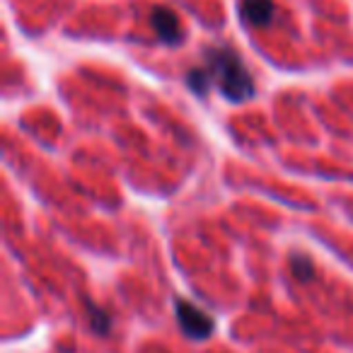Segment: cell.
<instances>
[{
	"label": "cell",
	"instance_id": "obj_2",
	"mask_svg": "<svg viewBox=\"0 0 353 353\" xmlns=\"http://www.w3.org/2000/svg\"><path fill=\"white\" fill-rule=\"evenodd\" d=\"M174 314H176V322H179V329L189 339H194V341H206L213 334V329H216V322L201 307H196V305L184 298L174 300Z\"/></svg>",
	"mask_w": 353,
	"mask_h": 353
},
{
	"label": "cell",
	"instance_id": "obj_6",
	"mask_svg": "<svg viewBox=\"0 0 353 353\" xmlns=\"http://www.w3.org/2000/svg\"><path fill=\"white\" fill-rule=\"evenodd\" d=\"M312 271H314V266H312V261H310V256H305V254L290 256V274L298 281H303V283L312 281V276H314Z\"/></svg>",
	"mask_w": 353,
	"mask_h": 353
},
{
	"label": "cell",
	"instance_id": "obj_1",
	"mask_svg": "<svg viewBox=\"0 0 353 353\" xmlns=\"http://www.w3.org/2000/svg\"><path fill=\"white\" fill-rule=\"evenodd\" d=\"M203 59H206V68L213 78V85L228 102L240 104L256 94L254 78L232 46H206Z\"/></svg>",
	"mask_w": 353,
	"mask_h": 353
},
{
	"label": "cell",
	"instance_id": "obj_4",
	"mask_svg": "<svg viewBox=\"0 0 353 353\" xmlns=\"http://www.w3.org/2000/svg\"><path fill=\"white\" fill-rule=\"evenodd\" d=\"M240 15L247 25L266 27V25H271V20H274V15H276V3L274 0H242Z\"/></svg>",
	"mask_w": 353,
	"mask_h": 353
},
{
	"label": "cell",
	"instance_id": "obj_7",
	"mask_svg": "<svg viewBox=\"0 0 353 353\" xmlns=\"http://www.w3.org/2000/svg\"><path fill=\"white\" fill-rule=\"evenodd\" d=\"M88 310H90V324H92V332L102 334V336H107L109 329H112V317H109L107 312H104L102 307H97V305H92L88 300Z\"/></svg>",
	"mask_w": 353,
	"mask_h": 353
},
{
	"label": "cell",
	"instance_id": "obj_5",
	"mask_svg": "<svg viewBox=\"0 0 353 353\" xmlns=\"http://www.w3.org/2000/svg\"><path fill=\"white\" fill-rule=\"evenodd\" d=\"M213 85V78L208 68H189L187 70V88L192 90L196 97H206L208 90Z\"/></svg>",
	"mask_w": 353,
	"mask_h": 353
},
{
	"label": "cell",
	"instance_id": "obj_3",
	"mask_svg": "<svg viewBox=\"0 0 353 353\" xmlns=\"http://www.w3.org/2000/svg\"><path fill=\"white\" fill-rule=\"evenodd\" d=\"M150 25L162 44L176 46L184 41V27H182V22H179V17L174 15V10H170V8H165V6L152 8Z\"/></svg>",
	"mask_w": 353,
	"mask_h": 353
}]
</instances>
